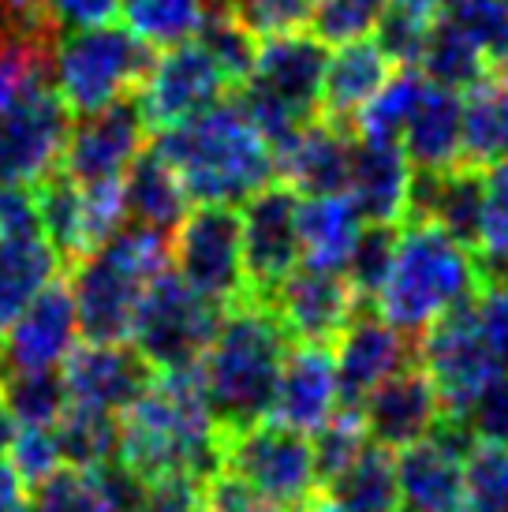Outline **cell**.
<instances>
[{
    "label": "cell",
    "instance_id": "7a4b0ae2",
    "mask_svg": "<svg viewBox=\"0 0 508 512\" xmlns=\"http://www.w3.org/2000/svg\"><path fill=\"white\" fill-rule=\"evenodd\" d=\"M154 150L176 169L191 202L236 206L277 176L273 146L251 124L240 98L213 101L184 124L157 131Z\"/></svg>",
    "mask_w": 508,
    "mask_h": 512
},
{
    "label": "cell",
    "instance_id": "3957f363",
    "mask_svg": "<svg viewBox=\"0 0 508 512\" xmlns=\"http://www.w3.org/2000/svg\"><path fill=\"white\" fill-rule=\"evenodd\" d=\"M288 344L292 337L269 303L254 296L228 303L213 341L195 363L217 427L236 430L266 419Z\"/></svg>",
    "mask_w": 508,
    "mask_h": 512
},
{
    "label": "cell",
    "instance_id": "ab89813d",
    "mask_svg": "<svg viewBox=\"0 0 508 512\" xmlns=\"http://www.w3.org/2000/svg\"><path fill=\"white\" fill-rule=\"evenodd\" d=\"M370 445V434L363 427L359 404H340L337 412L325 419L322 427L311 434L314 449V471H318V486H329L340 471L352 464L355 456Z\"/></svg>",
    "mask_w": 508,
    "mask_h": 512
},
{
    "label": "cell",
    "instance_id": "ac0fdd59",
    "mask_svg": "<svg viewBox=\"0 0 508 512\" xmlns=\"http://www.w3.org/2000/svg\"><path fill=\"white\" fill-rule=\"evenodd\" d=\"M75 337H79V318H75L71 285L57 277L0 333V374L57 370L75 348Z\"/></svg>",
    "mask_w": 508,
    "mask_h": 512
},
{
    "label": "cell",
    "instance_id": "6125c7cd",
    "mask_svg": "<svg viewBox=\"0 0 508 512\" xmlns=\"http://www.w3.org/2000/svg\"><path fill=\"white\" fill-rule=\"evenodd\" d=\"M505 8H508V0H505Z\"/></svg>",
    "mask_w": 508,
    "mask_h": 512
},
{
    "label": "cell",
    "instance_id": "9a60e30c",
    "mask_svg": "<svg viewBox=\"0 0 508 512\" xmlns=\"http://www.w3.org/2000/svg\"><path fill=\"white\" fill-rule=\"evenodd\" d=\"M146 124L135 101H113L98 113L79 116V124L68 128L57 169L71 176L75 184H109L124 180L131 161L142 154Z\"/></svg>",
    "mask_w": 508,
    "mask_h": 512
},
{
    "label": "cell",
    "instance_id": "db71d44e",
    "mask_svg": "<svg viewBox=\"0 0 508 512\" xmlns=\"http://www.w3.org/2000/svg\"><path fill=\"white\" fill-rule=\"evenodd\" d=\"M19 232H42L38 195L30 184H0V236Z\"/></svg>",
    "mask_w": 508,
    "mask_h": 512
},
{
    "label": "cell",
    "instance_id": "f35d334b",
    "mask_svg": "<svg viewBox=\"0 0 508 512\" xmlns=\"http://www.w3.org/2000/svg\"><path fill=\"white\" fill-rule=\"evenodd\" d=\"M0 400L19 427H53L68 408L64 378L57 370H8L0 374Z\"/></svg>",
    "mask_w": 508,
    "mask_h": 512
},
{
    "label": "cell",
    "instance_id": "b9f144b4",
    "mask_svg": "<svg viewBox=\"0 0 508 512\" xmlns=\"http://www.w3.org/2000/svg\"><path fill=\"white\" fill-rule=\"evenodd\" d=\"M195 38L210 49V57L217 60V68L225 72L232 90H240V86L251 79L258 38H254L251 30L243 27L232 12H210Z\"/></svg>",
    "mask_w": 508,
    "mask_h": 512
},
{
    "label": "cell",
    "instance_id": "11a10c76",
    "mask_svg": "<svg viewBox=\"0 0 508 512\" xmlns=\"http://www.w3.org/2000/svg\"><path fill=\"white\" fill-rule=\"evenodd\" d=\"M45 4H49V15L57 19V27L68 30L113 23L120 12V0H45Z\"/></svg>",
    "mask_w": 508,
    "mask_h": 512
},
{
    "label": "cell",
    "instance_id": "8992f818",
    "mask_svg": "<svg viewBox=\"0 0 508 512\" xmlns=\"http://www.w3.org/2000/svg\"><path fill=\"white\" fill-rule=\"evenodd\" d=\"M325 60H329L325 42H318L314 34H303V30L273 34L258 45L251 79L236 94H240V105L247 109L251 124L262 131V139L273 150L292 131L318 116Z\"/></svg>",
    "mask_w": 508,
    "mask_h": 512
},
{
    "label": "cell",
    "instance_id": "7c38bea8",
    "mask_svg": "<svg viewBox=\"0 0 508 512\" xmlns=\"http://www.w3.org/2000/svg\"><path fill=\"white\" fill-rule=\"evenodd\" d=\"M243 281L247 296L266 303L269 292L299 266V191L284 180H269L243 199Z\"/></svg>",
    "mask_w": 508,
    "mask_h": 512
},
{
    "label": "cell",
    "instance_id": "52a82bcc",
    "mask_svg": "<svg viewBox=\"0 0 508 512\" xmlns=\"http://www.w3.org/2000/svg\"><path fill=\"white\" fill-rule=\"evenodd\" d=\"M154 64V49L127 27H79L53 42L49 83L68 113L86 116L135 94Z\"/></svg>",
    "mask_w": 508,
    "mask_h": 512
},
{
    "label": "cell",
    "instance_id": "6da1fadb",
    "mask_svg": "<svg viewBox=\"0 0 508 512\" xmlns=\"http://www.w3.org/2000/svg\"><path fill=\"white\" fill-rule=\"evenodd\" d=\"M116 464L139 483L169 471L213 475L221 468V427L195 367L157 370L150 385L120 412Z\"/></svg>",
    "mask_w": 508,
    "mask_h": 512
},
{
    "label": "cell",
    "instance_id": "f5cc1de1",
    "mask_svg": "<svg viewBox=\"0 0 508 512\" xmlns=\"http://www.w3.org/2000/svg\"><path fill=\"white\" fill-rule=\"evenodd\" d=\"M206 512H292L281 501L266 498L247 479L232 471H213L206 483Z\"/></svg>",
    "mask_w": 508,
    "mask_h": 512
},
{
    "label": "cell",
    "instance_id": "f1b7e54d",
    "mask_svg": "<svg viewBox=\"0 0 508 512\" xmlns=\"http://www.w3.org/2000/svg\"><path fill=\"white\" fill-rule=\"evenodd\" d=\"M359 228H363V217L344 191L299 195V262L322 266V270H344Z\"/></svg>",
    "mask_w": 508,
    "mask_h": 512
},
{
    "label": "cell",
    "instance_id": "d4e9b609",
    "mask_svg": "<svg viewBox=\"0 0 508 512\" xmlns=\"http://www.w3.org/2000/svg\"><path fill=\"white\" fill-rule=\"evenodd\" d=\"M415 172H441L464 161V94L426 79V90L400 131Z\"/></svg>",
    "mask_w": 508,
    "mask_h": 512
},
{
    "label": "cell",
    "instance_id": "7dc6e473",
    "mask_svg": "<svg viewBox=\"0 0 508 512\" xmlns=\"http://www.w3.org/2000/svg\"><path fill=\"white\" fill-rule=\"evenodd\" d=\"M314 4L318 0H232L228 12L236 15L254 38H273V34L307 27Z\"/></svg>",
    "mask_w": 508,
    "mask_h": 512
},
{
    "label": "cell",
    "instance_id": "277c9868",
    "mask_svg": "<svg viewBox=\"0 0 508 512\" xmlns=\"http://www.w3.org/2000/svg\"><path fill=\"white\" fill-rule=\"evenodd\" d=\"M479 288L482 270L471 243L456 240L434 221L411 217L396 240L393 266L374 292V303L400 333L423 337L438 318L471 303Z\"/></svg>",
    "mask_w": 508,
    "mask_h": 512
},
{
    "label": "cell",
    "instance_id": "60d3db41",
    "mask_svg": "<svg viewBox=\"0 0 508 512\" xmlns=\"http://www.w3.org/2000/svg\"><path fill=\"white\" fill-rule=\"evenodd\" d=\"M467 512H508V445L471 441L464 453Z\"/></svg>",
    "mask_w": 508,
    "mask_h": 512
},
{
    "label": "cell",
    "instance_id": "836d02e7",
    "mask_svg": "<svg viewBox=\"0 0 508 512\" xmlns=\"http://www.w3.org/2000/svg\"><path fill=\"white\" fill-rule=\"evenodd\" d=\"M415 68H419L430 83L449 86V90H460V94H464L467 86H475L479 79H486V72H490V53H486L475 38H467L456 23H449V19L438 15V23L426 34V45H423V53H419V64H415Z\"/></svg>",
    "mask_w": 508,
    "mask_h": 512
},
{
    "label": "cell",
    "instance_id": "cb8c5ba5",
    "mask_svg": "<svg viewBox=\"0 0 508 512\" xmlns=\"http://www.w3.org/2000/svg\"><path fill=\"white\" fill-rule=\"evenodd\" d=\"M411 169L404 146L393 139H359L352 146L348 169V199L367 225H400L411 214Z\"/></svg>",
    "mask_w": 508,
    "mask_h": 512
},
{
    "label": "cell",
    "instance_id": "484cf974",
    "mask_svg": "<svg viewBox=\"0 0 508 512\" xmlns=\"http://www.w3.org/2000/svg\"><path fill=\"white\" fill-rule=\"evenodd\" d=\"M139 486V479L116 460L105 468L60 464L42 483L30 486V512H131Z\"/></svg>",
    "mask_w": 508,
    "mask_h": 512
},
{
    "label": "cell",
    "instance_id": "680465c9",
    "mask_svg": "<svg viewBox=\"0 0 508 512\" xmlns=\"http://www.w3.org/2000/svg\"><path fill=\"white\" fill-rule=\"evenodd\" d=\"M303 512H348V509H344L337 498H329V494H314V498L303 505Z\"/></svg>",
    "mask_w": 508,
    "mask_h": 512
},
{
    "label": "cell",
    "instance_id": "4dcf8cb0",
    "mask_svg": "<svg viewBox=\"0 0 508 512\" xmlns=\"http://www.w3.org/2000/svg\"><path fill=\"white\" fill-rule=\"evenodd\" d=\"M60 258L42 232L0 236V333L49 281L60 277Z\"/></svg>",
    "mask_w": 508,
    "mask_h": 512
},
{
    "label": "cell",
    "instance_id": "8d00e7d4",
    "mask_svg": "<svg viewBox=\"0 0 508 512\" xmlns=\"http://www.w3.org/2000/svg\"><path fill=\"white\" fill-rule=\"evenodd\" d=\"M60 445V460L75 464V468H105L116 460V434L120 423L109 412H94V408H79L68 404L60 419L53 423Z\"/></svg>",
    "mask_w": 508,
    "mask_h": 512
},
{
    "label": "cell",
    "instance_id": "d590c367",
    "mask_svg": "<svg viewBox=\"0 0 508 512\" xmlns=\"http://www.w3.org/2000/svg\"><path fill=\"white\" fill-rule=\"evenodd\" d=\"M471 251L482 281H508V161L482 169V210Z\"/></svg>",
    "mask_w": 508,
    "mask_h": 512
},
{
    "label": "cell",
    "instance_id": "c3c4849f",
    "mask_svg": "<svg viewBox=\"0 0 508 512\" xmlns=\"http://www.w3.org/2000/svg\"><path fill=\"white\" fill-rule=\"evenodd\" d=\"M467 430L471 441H494V445H508V370L494 374L482 385V393L471 400L460 419H452Z\"/></svg>",
    "mask_w": 508,
    "mask_h": 512
},
{
    "label": "cell",
    "instance_id": "816d5d0a",
    "mask_svg": "<svg viewBox=\"0 0 508 512\" xmlns=\"http://www.w3.org/2000/svg\"><path fill=\"white\" fill-rule=\"evenodd\" d=\"M471 318L479 326L486 352L501 370H508V281H490L471 299Z\"/></svg>",
    "mask_w": 508,
    "mask_h": 512
},
{
    "label": "cell",
    "instance_id": "603a6c76",
    "mask_svg": "<svg viewBox=\"0 0 508 512\" xmlns=\"http://www.w3.org/2000/svg\"><path fill=\"white\" fill-rule=\"evenodd\" d=\"M352 146V128L329 116H314L273 150V169L299 195H337L348 187Z\"/></svg>",
    "mask_w": 508,
    "mask_h": 512
},
{
    "label": "cell",
    "instance_id": "74e56055",
    "mask_svg": "<svg viewBox=\"0 0 508 512\" xmlns=\"http://www.w3.org/2000/svg\"><path fill=\"white\" fill-rule=\"evenodd\" d=\"M426 90V75L419 68H393V75L381 83V90L359 109L352 131L359 139H393L400 143V131L408 124L411 109Z\"/></svg>",
    "mask_w": 508,
    "mask_h": 512
},
{
    "label": "cell",
    "instance_id": "5bb4252c",
    "mask_svg": "<svg viewBox=\"0 0 508 512\" xmlns=\"http://www.w3.org/2000/svg\"><path fill=\"white\" fill-rule=\"evenodd\" d=\"M419 359H423L426 378L434 382L445 419H460L471 408V400L482 393V385L490 382L501 367L486 352L479 337V326L471 318V303L449 311L419 337Z\"/></svg>",
    "mask_w": 508,
    "mask_h": 512
},
{
    "label": "cell",
    "instance_id": "f907efd6",
    "mask_svg": "<svg viewBox=\"0 0 508 512\" xmlns=\"http://www.w3.org/2000/svg\"><path fill=\"white\" fill-rule=\"evenodd\" d=\"M8 460H12L15 475L27 483V490L34 483H42L49 471H57L64 464L53 427H19L12 445H8Z\"/></svg>",
    "mask_w": 508,
    "mask_h": 512
},
{
    "label": "cell",
    "instance_id": "ee69618b",
    "mask_svg": "<svg viewBox=\"0 0 508 512\" xmlns=\"http://www.w3.org/2000/svg\"><path fill=\"white\" fill-rule=\"evenodd\" d=\"M389 0H318L311 12V34L325 45H348L378 30Z\"/></svg>",
    "mask_w": 508,
    "mask_h": 512
},
{
    "label": "cell",
    "instance_id": "5b68a950",
    "mask_svg": "<svg viewBox=\"0 0 508 512\" xmlns=\"http://www.w3.org/2000/svg\"><path fill=\"white\" fill-rule=\"evenodd\" d=\"M165 266H169L165 232L142 225L116 228L101 247L71 266L75 270L71 299H75L79 333L86 341L124 344L131 337L142 292Z\"/></svg>",
    "mask_w": 508,
    "mask_h": 512
},
{
    "label": "cell",
    "instance_id": "9f6ffc18",
    "mask_svg": "<svg viewBox=\"0 0 508 512\" xmlns=\"http://www.w3.org/2000/svg\"><path fill=\"white\" fill-rule=\"evenodd\" d=\"M0 512H30L27 483L15 475L12 464H4V456H0Z\"/></svg>",
    "mask_w": 508,
    "mask_h": 512
},
{
    "label": "cell",
    "instance_id": "9c48e42d",
    "mask_svg": "<svg viewBox=\"0 0 508 512\" xmlns=\"http://www.w3.org/2000/svg\"><path fill=\"white\" fill-rule=\"evenodd\" d=\"M217 471L240 475L254 490H262L266 498L281 501L292 512H303V505L318 490L311 438L277 427L269 419L221 430V468Z\"/></svg>",
    "mask_w": 508,
    "mask_h": 512
},
{
    "label": "cell",
    "instance_id": "f6af8a7d",
    "mask_svg": "<svg viewBox=\"0 0 508 512\" xmlns=\"http://www.w3.org/2000/svg\"><path fill=\"white\" fill-rule=\"evenodd\" d=\"M206 483L210 475L198 471H169L146 479L131 512H206Z\"/></svg>",
    "mask_w": 508,
    "mask_h": 512
},
{
    "label": "cell",
    "instance_id": "4316f807",
    "mask_svg": "<svg viewBox=\"0 0 508 512\" xmlns=\"http://www.w3.org/2000/svg\"><path fill=\"white\" fill-rule=\"evenodd\" d=\"M393 60L385 57L378 42H348L340 45L333 57L325 60L322 98H318V116H329L344 128H352L359 109L381 90V83L393 75Z\"/></svg>",
    "mask_w": 508,
    "mask_h": 512
},
{
    "label": "cell",
    "instance_id": "bcb514c9",
    "mask_svg": "<svg viewBox=\"0 0 508 512\" xmlns=\"http://www.w3.org/2000/svg\"><path fill=\"white\" fill-rule=\"evenodd\" d=\"M441 19H449L467 38H475L490 53V60L508 45L505 0H441Z\"/></svg>",
    "mask_w": 508,
    "mask_h": 512
},
{
    "label": "cell",
    "instance_id": "f546056e",
    "mask_svg": "<svg viewBox=\"0 0 508 512\" xmlns=\"http://www.w3.org/2000/svg\"><path fill=\"white\" fill-rule=\"evenodd\" d=\"M187 191L180 184V176L157 150H146L131 161V169L124 172V206L127 221L154 232H176V225L187 214Z\"/></svg>",
    "mask_w": 508,
    "mask_h": 512
},
{
    "label": "cell",
    "instance_id": "44dd1931",
    "mask_svg": "<svg viewBox=\"0 0 508 512\" xmlns=\"http://www.w3.org/2000/svg\"><path fill=\"white\" fill-rule=\"evenodd\" d=\"M359 415L374 445L385 449H404L411 441L430 438L441 427V400L434 382L426 378L423 367H404L389 374L381 385H374L367 397L359 400Z\"/></svg>",
    "mask_w": 508,
    "mask_h": 512
},
{
    "label": "cell",
    "instance_id": "1f68e13d",
    "mask_svg": "<svg viewBox=\"0 0 508 512\" xmlns=\"http://www.w3.org/2000/svg\"><path fill=\"white\" fill-rule=\"evenodd\" d=\"M464 161L490 169L508 161V83L479 79L464 94Z\"/></svg>",
    "mask_w": 508,
    "mask_h": 512
},
{
    "label": "cell",
    "instance_id": "6f0895ef",
    "mask_svg": "<svg viewBox=\"0 0 508 512\" xmlns=\"http://www.w3.org/2000/svg\"><path fill=\"white\" fill-rule=\"evenodd\" d=\"M15 430H19V423H15V415L8 412V404L0 400V456H8V445H12Z\"/></svg>",
    "mask_w": 508,
    "mask_h": 512
},
{
    "label": "cell",
    "instance_id": "7402d4cb",
    "mask_svg": "<svg viewBox=\"0 0 508 512\" xmlns=\"http://www.w3.org/2000/svg\"><path fill=\"white\" fill-rule=\"evenodd\" d=\"M333 344H337L333 363H337L340 404H359L374 385L411 363V337L400 333L393 322H385L378 311L352 314Z\"/></svg>",
    "mask_w": 508,
    "mask_h": 512
},
{
    "label": "cell",
    "instance_id": "e0dca14e",
    "mask_svg": "<svg viewBox=\"0 0 508 512\" xmlns=\"http://www.w3.org/2000/svg\"><path fill=\"white\" fill-rule=\"evenodd\" d=\"M355 288L344 270L296 266L269 292V307L281 318L284 333L303 344H333L355 314Z\"/></svg>",
    "mask_w": 508,
    "mask_h": 512
},
{
    "label": "cell",
    "instance_id": "d6a6232c",
    "mask_svg": "<svg viewBox=\"0 0 508 512\" xmlns=\"http://www.w3.org/2000/svg\"><path fill=\"white\" fill-rule=\"evenodd\" d=\"M329 498H337L348 512H400L393 449L370 441L367 449L329 483Z\"/></svg>",
    "mask_w": 508,
    "mask_h": 512
},
{
    "label": "cell",
    "instance_id": "30bf717a",
    "mask_svg": "<svg viewBox=\"0 0 508 512\" xmlns=\"http://www.w3.org/2000/svg\"><path fill=\"white\" fill-rule=\"evenodd\" d=\"M176 273L187 285H195L213 303H236L247 296L243 281V236L236 206L225 202H198L191 214L172 232Z\"/></svg>",
    "mask_w": 508,
    "mask_h": 512
},
{
    "label": "cell",
    "instance_id": "ffe728a7",
    "mask_svg": "<svg viewBox=\"0 0 508 512\" xmlns=\"http://www.w3.org/2000/svg\"><path fill=\"white\" fill-rule=\"evenodd\" d=\"M337 408L340 382L329 344H288L277 389L269 400V423L296 430V434H314Z\"/></svg>",
    "mask_w": 508,
    "mask_h": 512
},
{
    "label": "cell",
    "instance_id": "ba28073f",
    "mask_svg": "<svg viewBox=\"0 0 508 512\" xmlns=\"http://www.w3.org/2000/svg\"><path fill=\"white\" fill-rule=\"evenodd\" d=\"M221 314V303L202 296L180 273L161 270L142 292L127 341L154 370L195 367L221 326Z\"/></svg>",
    "mask_w": 508,
    "mask_h": 512
},
{
    "label": "cell",
    "instance_id": "83f0119b",
    "mask_svg": "<svg viewBox=\"0 0 508 512\" xmlns=\"http://www.w3.org/2000/svg\"><path fill=\"white\" fill-rule=\"evenodd\" d=\"M482 210V169L475 165H452L441 172H415L411 184V214L419 221H434L456 240L471 243L479 228Z\"/></svg>",
    "mask_w": 508,
    "mask_h": 512
},
{
    "label": "cell",
    "instance_id": "8fae6325",
    "mask_svg": "<svg viewBox=\"0 0 508 512\" xmlns=\"http://www.w3.org/2000/svg\"><path fill=\"white\" fill-rule=\"evenodd\" d=\"M68 105L49 79L30 83L0 109V184H38L57 169L68 139Z\"/></svg>",
    "mask_w": 508,
    "mask_h": 512
},
{
    "label": "cell",
    "instance_id": "2e32d148",
    "mask_svg": "<svg viewBox=\"0 0 508 512\" xmlns=\"http://www.w3.org/2000/svg\"><path fill=\"white\" fill-rule=\"evenodd\" d=\"M471 438L460 423H441L430 438L396 449L400 512H464V453Z\"/></svg>",
    "mask_w": 508,
    "mask_h": 512
},
{
    "label": "cell",
    "instance_id": "91938a15",
    "mask_svg": "<svg viewBox=\"0 0 508 512\" xmlns=\"http://www.w3.org/2000/svg\"><path fill=\"white\" fill-rule=\"evenodd\" d=\"M494 60H497V79H501V83H508V45L497 53Z\"/></svg>",
    "mask_w": 508,
    "mask_h": 512
},
{
    "label": "cell",
    "instance_id": "4fadbf2b",
    "mask_svg": "<svg viewBox=\"0 0 508 512\" xmlns=\"http://www.w3.org/2000/svg\"><path fill=\"white\" fill-rule=\"evenodd\" d=\"M225 90L232 86L217 68V60L210 57V49L191 38V42L169 45L161 57H154L146 79L135 90L139 94L135 105L146 131H165L210 109L213 101L225 98Z\"/></svg>",
    "mask_w": 508,
    "mask_h": 512
},
{
    "label": "cell",
    "instance_id": "e575fe53",
    "mask_svg": "<svg viewBox=\"0 0 508 512\" xmlns=\"http://www.w3.org/2000/svg\"><path fill=\"white\" fill-rule=\"evenodd\" d=\"M120 12L139 42H146L150 49H169L195 38L210 15V4L206 0H120Z\"/></svg>",
    "mask_w": 508,
    "mask_h": 512
},
{
    "label": "cell",
    "instance_id": "681fc988",
    "mask_svg": "<svg viewBox=\"0 0 508 512\" xmlns=\"http://www.w3.org/2000/svg\"><path fill=\"white\" fill-rule=\"evenodd\" d=\"M49 53H53V49L19 42V38L0 30V109H4L19 90H27L30 83L49 79Z\"/></svg>",
    "mask_w": 508,
    "mask_h": 512
},
{
    "label": "cell",
    "instance_id": "94428289",
    "mask_svg": "<svg viewBox=\"0 0 508 512\" xmlns=\"http://www.w3.org/2000/svg\"><path fill=\"white\" fill-rule=\"evenodd\" d=\"M206 4H210V12H228L232 0H206Z\"/></svg>",
    "mask_w": 508,
    "mask_h": 512
},
{
    "label": "cell",
    "instance_id": "7bdbcfd3",
    "mask_svg": "<svg viewBox=\"0 0 508 512\" xmlns=\"http://www.w3.org/2000/svg\"><path fill=\"white\" fill-rule=\"evenodd\" d=\"M396 240H400L396 225H367L363 221V228H359V236L352 243V255L344 262V277L352 281L359 299H374V292L381 288L385 273L393 266Z\"/></svg>",
    "mask_w": 508,
    "mask_h": 512
},
{
    "label": "cell",
    "instance_id": "d6986e66",
    "mask_svg": "<svg viewBox=\"0 0 508 512\" xmlns=\"http://www.w3.org/2000/svg\"><path fill=\"white\" fill-rule=\"evenodd\" d=\"M60 378H64V393L68 404L79 408H94V412L120 415L139 397L142 389L154 378V367L124 344H101L86 341L75 344L68 359L60 363Z\"/></svg>",
    "mask_w": 508,
    "mask_h": 512
}]
</instances>
